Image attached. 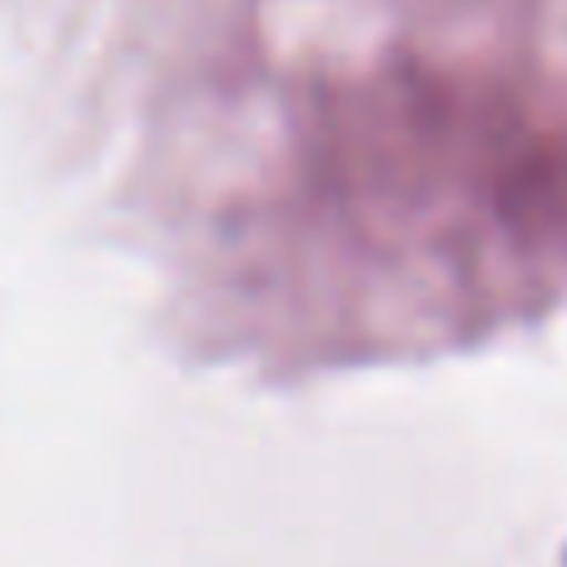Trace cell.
Instances as JSON below:
<instances>
[]
</instances>
